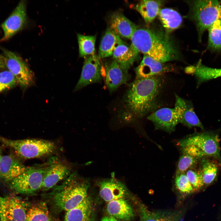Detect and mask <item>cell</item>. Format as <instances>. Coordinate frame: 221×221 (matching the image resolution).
I'll return each mask as SVG.
<instances>
[{
  "label": "cell",
  "instance_id": "obj_1",
  "mask_svg": "<svg viewBox=\"0 0 221 221\" xmlns=\"http://www.w3.org/2000/svg\"><path fill=\"white\" fill-rule=\"evenodd\" d=\"M165 79L164 75L136 78L129 85L124 96L121 118L130 122L160 108Z\"/></svg>",
  "mask_w": 221,
  "mask_h": 221
},
{
  "label": "cell",
  "instance_id": "obj_2",
  "mask_svg": "<svg viewBox=\"0 0 221 221\" xmlns=\"http://www.w3.org/2000/svg\"><path fill=\"white\" fill-rule=\"evenodd\" d=\"M130 40L131 45L139 52L161 62L180 59L176 44L165 30L138 28Z\"/></svg>",
  "mask_w": 221,
  "mask_h": 221
},
{
  "label": "cell",
  "instance_id": "obj_3",
  "mask_svg": "<svg viewBox=\"0 0 221 221\" xmlns=\"http://www.w3.org/2000/svg\"><path fill=\"white\" fill-rule=\"evenodd\" d=\"M55 194L54 202L61 210L68 211L79 205L87 197V186L77 179L76 174H72Z\"/></svg>",
  "mask_w": 221,
  "mask_h": 221
},
{
  "label": "cell",
  "instance_id": "obj_4",
  "mask_svg": "<svg viewBox=\"0 0 221 221\" xmlns=\"http://www.w3.org/2000/svg\"><path fill=\"white\" fill-rule=\"evenodd\" d=\"M0 142L12 148L19 156L25 159L40 157L49 155L56 148L53 142L40 139L13 140L0 136Z\"/></svg>",
  "mask_w": 221,
  "mask_h": 221
},
{
  "label": "cell",
  "instance_id": "obj_5",
  "mask_svg": "<svg viewBox=\"0 0 221 221\" xmlns=\"http://www.w3.org/2000/svg\"><path fill=\"white\" fill-rule=\"evenodd\" d=\"M191 17L196 25L199 40L204 32L221 18V7L217 0H198L190 2Z\"/></svg>",
  "mask_w": 221,
  "mask_h": 221
},
{
  "label": "cell",
  "instance_id": "obj_6",
  "mask_svg": "<svg viewBox=\"0 0 221 221\" xmlns=\"http://www.w3.org/2000/svg\"><path fill=\"white\" fill-rule=\"evenodd\" d=\"M46 165L26 167L21 174L10 181V188L17 193L30 194L41 188Z\"/></svg>",
  "mask_w": 221,
  "mask_h": 221
},
{
  "label": "cell",
  "instance_id": "obj_7",
  "mask_svg": "<svg viewBox=\"0 0 221 221\" xmlns=\"http://www.w3.org/2000/svg\"><path fill=\"white\" fill-rule=\"evenodd\" d=\"M178 145L182 147L195 145L206 157L215 159L221 164L219 138L216 133L207 131L197 134L180 140Z\"/></svg>",
  "mask_w": 221,
  "mask_h": 221
},
{
  "label": "cell",
  "instance_id": "obj_8",
  "mask_svg": "<svg viewBox=\"0 0 221 221\" xmlns=\"http://www.w3.org/2000/svg\"><path fill=\"white\" fill-rule=\"evenodd\" d=\"M3 51L5 66L14 76L18 83L24 88L32 85L34 76L26 64L13 52L5 49Z\"/></svg>",
  "mask_w": 221,
  "mask_h": 221
},
{
  "label": "cell",
  "instance_id": "obj_9",
  "mask_svg": "<svg viewBox=\"0 0 221 221\" xmlns=\"http://www.w3.org/2000/svg\"><path fill=\"white\" fill-rule=\"evenodd\" d=\"M26 20V2L24 1H21L2 24L3 36L0 42L7 40L21 29Z\"/></svg>",
  "mask_w": 221,
  "mask_h": 221
},
{
  "label": "cell",
  "instance_id": "obj_10",
  "mask_svg": "<svg viewBox=\"0 0 221 221\" xmlns=\"http://www.w3.org/2000/svg\"><path fill=\"white\" fill-rule=\"evenodd\" d=\"M84 58L81 76L74 91L90 84L99 82L102 80L101 66L98 56L95 54Z\"/></svg>",
  "mask_w": 221,
  "mask_h": 221
},
{
  "label": "cell",
  "instance_id": "obj_11",
  "mask_svg": "<svg viewBox=\"0 0 221 221\" xmlns=\"http://www.w3.org/2000/svg\"><path fill=\"white\" fill-rule=\"evenodd\" d=\"M174 107L178 123H181L188 128L197 127L202 130L204 127L196 114L191 101L175 94Z\"/></svg>",
  "mask_w": 221,
  "mask_h": 221
},
{
  "label": "cell",
  "instance_id": "obj_12",
  "mask_svg": "<svg viewBox=\"0 0 221 221\" xmlns=\"http://www.w3.org/2000/svg\"><path fill=\"white\" fill-rule=\"evenodd\" d=\"M44 176L42 188L49 189L70 174L71 169L56 157L49 159Z\"/></svg>",
  "mask_w": 221,
  "mask_h": 221
},
{
  "label": "cell",
  "instance_id": "obj_13",
  "mask_svg": "<svg viewBox=\"0 0 221 221\" xmlns=\"http://www.w3.org/2000/svg\"><path fill=\"white\" fill-rule=\"evenodd\" d=\"M174 71L173 66L144 55L140 64L135 68L136 78H145L164 75Z\"/></svg>",
  "mask_w": 221,
  "mask_h": 221
},
{
  "label": "cell",
  "instance_id": "obj_14",
  "mask_svg": "<svg viewBox=\"0 0 221 221\" xmlns=\"http://www.w3.org/2000/svg\"><path fill=\"white\" fill-rule=\"evenodd\" d=\"M0 212L6 221H27V212L23 204L17 197L0 196Z\"/></svg>",
  "mask_w": 221,
  "mask_h": 221
},
{
  "label": "cell",
  "instance_id": "obj_15",
  "mask_svg": "<svg viewBox=\"0 0 221 221\" xmlns=\"http://www.w3.org/2000/svg\"><path fill=\"white\" fill-rule=\"evenodd\" d=\"M147 119L153 123L155 129L169 133L174 131L178 124L174 108H160L148 115Z\"/></svg>",
  "mask_w": 221,
  "mask_h": 221
},
{
  "label": "cell",
  "instance_id": "obj_16",
  "mask_svg": "<svg viewBox=\"0 0 221 221\" xmlns=\"http://www.w3.org/2000/svg\"><path fill=\"white\" fill-rule=\"evenodd\" d=\"M105 68L106 84L110 92L115 91L130 78L128 71L122 68L114 59L106 63Z\"/></svg>",
  "mask_w": 221,
  "mask_h": 221
},
{
  "label": "cell",
  "instance_id": "obj_17",
  "mask_svg": "<svg viewBox=\"0 0 221 221\" xmlns=\"http://www.w3.org/2000/svg\"><path fill=\"white\" fill-rule=\"evenodd\" d=\"M139 206L140 221H183L184 216L183 209L153 211L143 204Z\"/></svg>",
  "mask_w": 221,
  "mask_h": 221
},
{
  "label": "cell",
  "instance_id": "obj_18",
  "mask_svg": "<svg viewBox=\"0 0 221 221\" xmlns=\"http://www.w3.org/2000/svg\"><path fill=\"white\" fill-rule=\"evenodd\" d=\"M26 168L14 155L2 156L0 160V178L10 182L21 174Z\"/></svg>",
  "mask_w": 221,
  "mask_h": 221
},
{
  "label": "cell",
  "instance_id": "obj_19",
  "mask_svg": "<svg viewBox=\"0 0 221 221\" xmlns=\"http://www.w3.org/2000/svg\"><path fill=\"white\" fill-rule=\"evenodd\" d=\"M109 28L120 37L131 39L137 26L122 14L116 12L111 16Z\"/></svg>",
  "mask_w": 221,
  "mask_h": 221
},
{
  "label": "cell",
  "instance_id": "obj_20",
  "mask_svg": "<svg viewBox=\"0 0 221 221\" xmlns=\"http://www.w3.org/2000/svg\"><path fill=\"white\" fill-rule=\"evenodd\" d=\"M99 185L100 196L108 203L123 198L125 194L126 189L124 185L114 176L101 181Z\"/></svg>",
  "mask_w": 221,
  "mask_h": 221
},
{
  "label": "cell",
  "instance_id": "obj_21",
  "mask_svg": "<svg viewBox=\"0 0 221 221\" xmlns=\"http://www.w3.org/2000/svg\"><path fill=\"white\" fill-rule=\"evenodd\" d=\"M139 53L131 45L124 42L117 46L112 56L122 68L128 71L138 59Z\"/></svg>",
  "mask_w": 221,
  "mask_h": 221
},
{
  "label": "cell",
  "instance_id": "obj_22",
  "mask_svg": "<svg viewBox=\"0 0 221 221\" xmlns=\"http://www.w3.org/2000/svg\"><path fill=\"white\" fill-rule=\"evenodd\" d=\"M184 71L188 74L194 75L197 80V87L202 83L221 76V68H214L206 66L199 60L196 65L186 67Z\"/></svg>",
  "mask_w": 221,
  "mask_h": 221
},
{
  "label": "cell",
  "instance_id": "obj_23",
  "mask_svg": "<svg viewBox=\"0 0 221 221\" xmlns=\"http://www.w3.org/2000/svg\"><path fill=\"white\" fill-rule=\"evenodd\" d=\"M107 210L110 216L116 219L129 220L134 216L132 207L123 198L108 203Z\"/></svg>",
  "mask_w": 221,
  "mask_h": 221
},
{
  "label": "cell",
  "instance_id": "obj_24",
  "mask_svg": "<svg viewBox=\"0 0 221 221\" xmlns=\"http://www.w3.org/2000/svg\"><path fill=\"white\" fill-rule=\"evenodd\" d=\"M124 42L109 28H108L103 36L99 47V57L104 58L112 56L118 46Z\"/></svg>",
  "mask_w": 221,
  "mask_h": 221
},
{
  "label": "cell",
  "instance_id": "obj_25",
  "mask_svg": "<svg viewBox=\"0 0 221 221\" xmlns=\"http://www.w3.org/2000/svg\"><path fill=\"white\" fill-rule=\"evenodd\" d=\"M162 0H143L140 1L135 6L145 22H152L158 15L163 3Z\"/></svg>",
  "mask_w": 221,
  "mask_h": 221
},
{
  "label": "cell",
  "instance_id": "obj_26",
  "mask_svg": "<svg viewBox=\"0 0 221 221\" xmlns=\"http://www.w3.org/2000/svg\"><path fill=\"white\" fill-rule=\"evenodd\" d=\"M92 211V203L87 197L79 205L66 211L64 221H91Z\"/></svg>",
  "mask_w": 221,
  "mask_h": 221
},
{
  "label": "cell",
  "instance_id": "obj_27",
  "mask_svg": "<svg viewBox=\"0 0 221 221\" xmlns=\"http://www.w3.org/2000/svg\"><path fill=\"white\" fill-rule=\"evenodd\" d=\"M158 15L165 30L168 33L178 28L182 22L180 14L172 9H161Z\"/></svg>",
  "mask_w": 221,
  "mask_h": 221
},
{
  "label": "cell",
  "instance_id": "obj_28",
  "mask_svg": "<svg viewBox=\"0 0 221 221\" xmlns=\"http://www.w3.org/2000/svg\"><path fill=\"white\" fill-rule=\"evenodd\" d=\"M200 170L204 186L209 185L215 180L218 175L219 165L217 160L212 158L205 157L202 158Z\"/></svg>",
  "mask_w": 221,
  "mask_h": 221
},
{
  "label": "cell",
  "instance_id": "obj_29",
  "mask_svg": "<svg viewBox=\"0 0 221 221\" xmlns=\"http://www.w3.org/2000/svg\"><path fill=\"white\" fill-rule=\"evenodd\" d=\"M208 30V48L213 51H221V18L215 21Z\"/></svg>",
  "mask_w": 221,
  "mask_h": 221
},
{
  "label": "cell",
  "instance_id": "obj_30",
  "mask_svg": "<svg viewBox=\"0 0 221 221\" xmlns=\"http://www.w3.org/2000/svg\"><path fill=\"white\" fill-rule=\"evenodd\" d=\"M79 56L85 57L95 54V36L77 34Z\"/></svg>",
  "mask_w": 221,
  "mask_h": 221
},
{
  "label": "cell",
  "instance_id": "obj_31",
  "mask_svg": "<svg viewBox=\"0 0 221 221\" xmlns=\"http://www.w3.org/2000/svg\"><path fill=\"white\" fill-rule=\"evenodd\" d=\"M27 221H50L48 211L44 203L32 207L27 212Z\"/></svg>",
  "mask_w": 221,
  "mask_h": 221
},
{
  "label": "cell",
  "instance_id": "obj_32",
  "mask_svg": "<svg viewBox=\"0 0 221 221\" xmlns=\"http://www.w3.org/2000/svg\"><path fill=\"white\" fill-rule=\"evenodd\" d=\"M175 184L177 190L183 195H188L195 192L185 173L176 175Z\"/></svg>",
  "mask_w": 221,
  "mask_h": 221
},
{
  "label": "cell",
  "instance_id": "obj_33",
  "mask_svg": "<svg viewBox=\"0 0 221 221\" xmlns=\"http://www.w3.org/2000/svg\"><path fill=\"white\" fill-rule=\"evenodd\" d=\"M198 159L183 154L178 161L176 175L185 173L189 169L197 164Z\"/></svg>",
  "mask_w": 221,
  "mask_h": 221
},
{
  "label": "cell",
  "instance_id": "obj_34",
  "mask_svg": "<svg viewBox=\"0 0 221 221\" xmlns=\"http://www.w3.org/2000/svg\"><path fill=\"white\" fill-rule=\"evenodd\" d=\"M17 83V79L8 70L0 72V92L13 87Z\"/></svg>",
  "mask_w": 221,
  "mask_h": 221
},
{
  "label": "cell",
  "instance_id": "obj_35",
  "mask_svg": "<svg viewBox=\"0 0 221 221\" xmlns=\"http://www.w3.org/2000/svg\"><path fill=\"white\" fill-rule=\"evenodd\" d=\"M187 178L195 192L201 189L204 186L200 170L189 169L185 173Z\"/></svg>",
  "mask_w": 221,
  "mask_h": 221
},
{
  "label": "cell",
  "instance_id": "obj_36",
  "mask_svg": "<svg viewBox=\"0 0 221 221\" xmlns=\"http://www.w3.org/2000/svg\"><path fill=\"white\" fill-rule=\"evenodd\" d=\"M182 148L184 154H186L198 159L206 157L198 147L194 145H189Z\"/></svg>",
  "mask_w": 221,
  "mask_h": 221
},
{
  "label": "cell",
  "instance_id": "obj_37",
  "mask_svg": "<svg viewBox=\"0 0 221 221\" xmlns=\"http://www.w3.org/2000/svg\"><path fill=\"white\" fill-rule=\"evenodd\" d=\"M5 66L3 56L0 55V68Z\"/></svg>",
  "mask_w": 221,
  "mask_h": 221
},
{
  "label": "cell",
  "instance_id": "obj_38",
  "mask_svg": "<svg viewBox=\"0 0 221 221\" xmlns=\"http://www.w3.org/2000/svg\"><path fill=\"white\" fill-rule=\"evenodd\" d=\"M108 221H118L116 219L111 216L108 217Z\"/></svg>",
  "mask_w": 221,
  "mask_h": 221
},
{
  "label": "cell",
  "instance_id": "obj_39",
  "mask_svg": "<svg viewBox=\"0 0 221 221\" xmlns=\"http://www.w3.org/2000/svg\"><path fill=\"white\" fill-rule=\"evenodd\" d=\"M101 221H108V217H104L101 219Z\"/></svg>",
  "mask_w": 221,
  "mask_h": 221
},
{
  "label": "cell",
  "instance_id": "obj_40",
  "mask_svg": "<svg viewBox=\"0 0 221 221\" xmlns=\"http://www.w3.org/2000/svg\"><path fill=\"white\" fill-rule=\"evenodd\" d=\"M2 150L1 149V148H0V160L2 157Z\"/></svg>",
  "mask_w": 221,
  "mask_h": 221
},
{
  "label": "cell",
  "instance_id": "obj_41",
  "mask_svg": "<svg viewBox=\"0 0 221 221\" xmlns=\"http://www.w3.org/2000/svg\"></svg>",
  "mask_w": 221,
  "mask_h": 221
}]
</instances>
